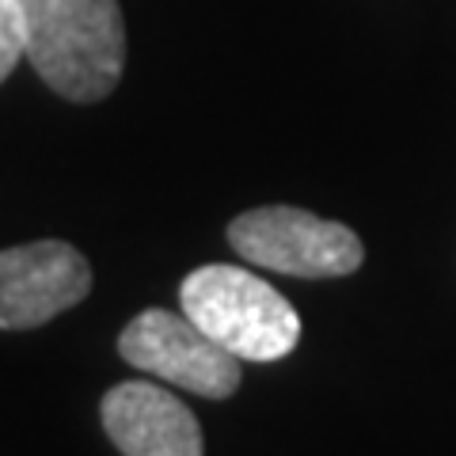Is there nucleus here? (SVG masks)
Returning a JSON list of instances; mask_svg holds the SVG:
<instances>
[{"label":"nucleus","instance_id":"obj_5","mask_svg":"<svg viewBox=\"0 0 456 456\" xmlns=\"http://www.w3.org/2000/svg\"><path fill=\"white\" fill-rule=\"evenodd\" d=\"M92 293L88 259L65 240L0 251V331H31Z\"/></svg>","mask_w":456,"mask_h":456},{"label":"nucleus","instance_id":"obj_1","mask_svg":"<svg viewBox=\"0 0 456 456\" xmlns=\"http://www.w3.org/2000/svg\"><path fill=\"white\" fill-rule=\"evenodd\" d=\"M23 57L69 103H99L122 80L126 20L118 0H12Z\"/></svg>","mask_w":456,"mask_h":456},{"label":"nucleus","instance_id":"obj_3","mask_svg":"<svg viewBox=\"0 0 456 456\" xmlns=\"http://www.w3.org/2000/svg\"><path fill=\"white\" fill-rule=\"evenodd\" d=\"M228 244L251 266L289 278H346L365 263L362 236L297 206H259L228 221Z\"/></svg>","mask_w":456,"mask_h":456},{"label":"nucleus","instance_id":"obj_4","mask_svg":"<svg viewBox=\"0 0 456 456\" xmlns=\"http://www.w3.org/2000/svg\"><path fill=\"white\" fill-rule=\"evenodd\" d=\"M118 354L126 365L141 369V373L206 399H228L244 384L240 358L217 346L187 312H167V308L137 312L122 327Z\"/></svg>","mask_w":456,"mask_h":456},{"label":"nucleus","instance_id":"obj_6","mask_svg":"<svg viewBox=\"0 0 456 456\" xmlns=\"http://www.w3.org/2000/svg\"><path fill=\"white\" fill-rule=\"evenodd\" d=\"M99 419L122 456H206L194 411L164 384H114L99 403Z\"/></svg>","mask_w":456,"mask_h":456},{"label":"nucleus","instance_id":"obj_7","mask_svg":"<svg viewBox=\"0 0 456 456\" xmlns=\"http://www.w3.org/2000/svg\"><path fill=\"white\" fill-rule=\"evenodd\" d=\"M20 57H23V31L16 8H12V0H0V84L16 73Z\"/></svg>","mask_w":456,"mask_h":456},{"label":"nucleus","instance_id":"obj_2","mask_svg":"<svg viewBox=\"0 0 456 456\" xmlns=\"http://www.w3.org/2000/svg\"><path fill=\"white\" fill-rule=\"evenodd\" d=\"M179 308L240 362H278L301 342V316L270 281L232 263L191 270Z\"/></svg>","mask_w":456,"mask_h":456}]
</instances>
